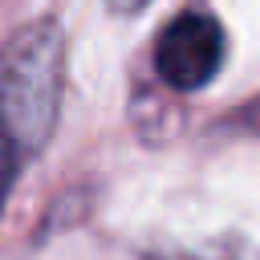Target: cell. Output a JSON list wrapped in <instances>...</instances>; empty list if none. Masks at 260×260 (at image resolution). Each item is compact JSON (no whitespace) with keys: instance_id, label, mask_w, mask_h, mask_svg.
<instances>
[{"instance_id":"cell-1","label":"cell","mask_w":260,"mask_h":260,"mask_svg":"<svg viewBox=\"0 0 260 260\" xmlns=\"http://www.w3.org/2000/svg\"><path fill=\"white\" fill-rule=\"evenodd\" d=\"M65 93V32L53 16L24 24L0 53V199L16 171L57 130Z\"/></svg>"},{"instance_id":"cell-3","label":"cell","mask_w":260,"mask_h":260,"mask_svg":"<svg viewBox=\"0 0 260 260\" xmlns=\"http://www.w3.org/2000/svg\"><path fill=\"white\" fill-rule=\"evenodd\" d=\"M110 4V12H118V16H134V12H142L150 0H106Z\"/></svg>"},{"instance_id":"cell-2","label":"cell","mask_w":260,"mask_h":260,"mask_svg":"<svg viewBox=\"0 0 260 260\" xmlns=\"http://www.w3.org/2000/svg\"><path fill=\"white\" fill-rule=\"evenodd\" d=\"M223 49V24L211 12H183L154 41V73L171 89H203L219 73Z\"/></svg>"}]
</instances>
